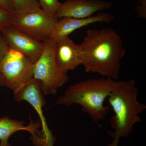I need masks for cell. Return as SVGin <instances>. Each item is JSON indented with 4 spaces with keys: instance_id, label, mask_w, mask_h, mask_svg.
Instances as JSON below:
<instances>
[{
    "instance_id": "cell-10",
    "label": "cell",
    "mask_w": 146,
    "mask_h": 146,
    "mask_svg": "<svg viewBox=\"0 0 146 146\" xmlns=\"http://www.w3.org/2000/svg\"><path fill=\"white\" fill-rule=\"evenodd\" d=\"M114 19L113 15L101 12H98L95 16L85 18H60L58 19L48 40L55 44L61 39L68 37L71 33L78 29L96 23H109Z\"/></svg>"
},
{
    "instance_id": "cell-18",
    "label": "cell",
    "mask_w": 146,
    "mask_h": 146,
    "mask_svg": "<svg viewBox=\"0 0 146 146\" xmlns=\"http://www.w3.org/2000/svg\"><path fill=\"white\" fill-rule=\"evenodd\" d=\"M0 7L12 14L15 13V7L13 0H0Z\"/></svg>"
},
{
    "instance_id": "cell-13",
    "label": "cell",
    "mask_w": 146,
    "mask_h": 146,
    "mask_svg": "<svg viewBox=\"0 0 146 146\" xmlns=\"http://www.w3.org/2000/svg\"><path fill=\"white\" fill-rule=\"evenodd\" d=\"M13 1L15 7V13H26L40 9L37 0H13Z\"/></svg>"
},
{
    "instance_id": "cell-12",
    "label": "cell",
    "mask_w": 146,
    "mask_h": 146,
    "mask_svg": "<svg viewBox=\"0 0 146 146\" xmlns=\"http://www.w3.org/2000/svg\"><path fill=\"white\" fill-rule=\"evenodd\" d=\"M40 123H36L26 126L23 121L12 119L7 116L0 118V146H11L8 142L9 137L19 131H27L34 135Z\"/></svg>"
},
{
    "instance_id": "cell-3",
    "label": "cell",
    "mask_w": 146,
    "mask_h": 146,
    "mask_svg": "<svg viewBox=\"0 0 146 146\" xmlns=\"http://www.w3.org/2000/svg\"><path fill=\"white\" fill-rule=\"evenodd\" d=\"M138 92L136 81L130 79L123 81L107 98L114 112L110 119L114 130L108 132L113 140L107 146H118L120 138L129 136L134 125L141 121L139 115L146 109V106L138 101Z\"/></svg>"
},
{
    "instance_id": "cell-4",
    "label": "cell",
    "mask_w": 146,
    "mask_h": 146,
    "mask_svg": "<svg viewBox=\"0 0 146 146\" xmlns=\"http://www.w3.org/2000/svg\"><path fill=\"white\" fill-rule=\"evenodd\" d=\"M41 56L34 63L33 78L39 82L44 95H54L69 81L67 74L58 67L54 57V44L46 40Z\"/></svg>"
},
{
    "instance_id": "cell-14",
    "label": "cell",
    "mask_w": 146,
    "mask_h": 146,
    "mask_svg": "<svg viewBox=\"0 0 146 146\" xmlns=\"http://www.w3.org/2000/svg\"><path fill=\"white\" fill-rule=\"evenodd\" d=\"M40 8L50 16H54L61 3L58 0H37ZM55 17V16H54Z\"/></svg>"
},
{
    "instance_id": "cell-8",
    "label": "cell",
    "mask_w": 146,
    "mask_h": 146,
    "mask_svg": "<svg viewBox=\"0 0 146 146\" xmlns=\"http://www.w3.org/2000/svg\"><path fill=\"white\" fill-rule=\"evenodd\" d=\"M1 31L9 48L23 54L33 63H35L42 55L44 42L35 40L11 25Z\"/></svg>"
},
{
    "instance_id": "cell-1",
    "label": "cell",
    "mask_w": 146,
    "mask_h": 146,
    "mask_svg": "<svg viewBox=\"0 0 146 146\" xmlns=\"http://www.w3.org/2000/svg\"><path fill=\"white\" fill-rule=\"evenodd\" d=\"M80 45L82 65L85 72L118 79L125 51L116 31L111 28L88 30Z\"/></svg>"
},
{
    "instance_id": "cell-17",
    "label": "cell",
    "mask_w": 146,
    "mask_h": 146,
    "mask_svg": "<svg viewBox=\"0 0 146 146\" xmlns=\"http://www.w3.org/2000/svg\"><path fill=\"white\" fill-rule=\"evenodd\" d=\"M9 48L4 36L0 31V62L5 56Z\"/></svg>"
},
{
    "instance_id": "cell-16",
    "label": "cell",
    "mask_w": 146,
    "mask_h": 146,
    "mask_svg": "<svg viewBox=\"0 0 146 146\" xmlns=\"http://www.w3.org/2000/svg\"><path fill=\"white\" fill-rule=\"evenodd\" d=\"M135 10L138 17L146 19V0H138L135 7Z\"/></svg>"
},
{
    "instance_id": "cell-5",
    "label": "cell",
    "mask_w": 146,
    "mask_h": 146,
    "mask_svg": "<svg viewBox=\"0 0 146 146\" xmlns=\"http://www.w3.org/2000/svg\"><path fill=\"white\" fill-rule=\"evenodd\" d=\"M34 63L21 52L9 48L0 62L5 86L16 91L33 78Z\"/></svg>"
},
{
    "instance_id": "cell-19",
    "label": "cell",
    "mask_w": 146,
    "mask_h": 146,
    "mask_svg": "<svg viewBox=\"0 0 146 146\" xmlns=\"http://www.w3.org/2000/svg\"><path fill=\"white\" fill-rule=\"evenodd\" d=\"M4 86H5L4 84L3 81V79L2 78L1 76L0 75V87Z\"/></svg>"
},
{
    "instance_id": "cell-2",
    "label": "cell",
    "mask_w": 146,
    "mask_h": 146,
    "mask_svg": "<svg viewBox=\"0 0 146 146\" xmlns=\"http://www.w3.org/2000/svg\"><path fill=\"white\" fill-rule=\"evenodd\" d=\"M122 82L104 77L82 80L69 86L56 104L80 105L94 121L103 120L110 110V106L104 105V101Z\"/></svg>"
},
{
    "instance_id": "cell-9",
    "label": "cell",
    "mask_w": 146,
    "mask_h": 146,
    "mask_svg": "<svg viewBox=\"0 0 146 146\" xmlns=\"http://www.w3.org/2000/svg\"><path fill=\"white\" fill-rule=\"evenodd\" d=\"M113 3L104 0H66L55 14L58 19L63 18H85L97 12L111 8Z\"/></svg>"
},
{
    "instance_id": "cell-15",
    "label": "cell",
    "mask_w": 146,
    "mask_h": 146,
    "mask_svg": "<svg viewBox=\"0 0 146 146\" xmlns=\"http://www.w3.org/2000/svg\"><path fill=\"white\" fill-rule=\"evenodd\" d=\"M13 14L0 7V31L11 25Z\"/></svg>"
},
{
    "instance_id": "cell-6",
    "label": "cell",
    "mask_w": 146,
    "mask_h": 146,
    "mask_svg": "<svg viewBox=\"0 0 146 146\" xmlns=\"http://www.w3.org/2000/svg\"><path fill=\"white\" fill-rule=\"evenodd\" d=\"M58 20L40 8L26 13H14L11 25L35 40L44 42L49 38Z\"/></svg>"
},
{
    "instance_id": "cell-11",
    "label": "cell",
    "mask_w": 146,
    "mask_h": 146,
    "mask_svg": "<svg viewBox=\"0 0 146 146\" xmlns=\"http://www.w3.org/2000/svg\"><path fill=\"white\" fill-rule=\"evenodd\" d=\"M54 57L58 67L65 74L82 65V48L69 36L54 44Z\"/></svg>"
},
{
    "instance_id": "cell-7",
    "label": "cell",
    "mask_w": 146,
    "mask_h": 146,
    "mask_svg": "<svg viewBox=\"0 0 146 146\" xmlns=\"http://www.w3.org/2000/svg\"><path fill=\"white\" fill-rule=\"evenodd\" d=\"M13 94L15 100L28 102L39 115L42 127V146H53L55 139L48 127L43 113V107L46 102L39 82L33 78L20 89L13 91Z\"/></svg>"
}]
</instances>
